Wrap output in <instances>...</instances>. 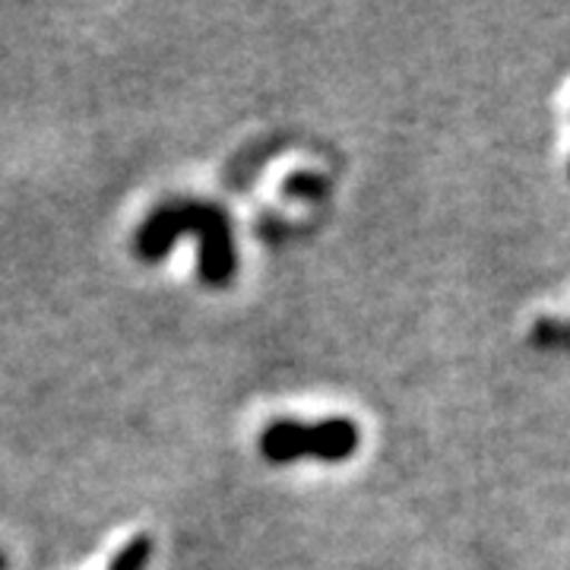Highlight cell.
I'll return each mask as SVG.
<instances>
[{
	"label": "cell",
	"mask_w": 570,
	"mask_h": 570,
	"mask_svg": "<svg viewBox=\"0 0 570 570\" xmlns=\"http://www.w3.org/2000/svg\"><path fill=\"white\" fill-rule=\"evenodd\" d=\"M0 570H7V554L0 551Z\"/></svg>",
	"instance_id": "277c9868"
},
{
	"label": "cell",
	"mask_w": 570,
	"mask_h": 570,
	"mask_svg": "<svg viewBox=\"0 0 570 570\" xmlns=\"http://www.w3.org/2000/svg\"><path fill=\"white\" fill-rule=\"evenodd\" d=\"M362 444L358 425L348 419H326V422H273L261 438V450L269 463H295V460H324L343 463Z\"/></svg>",
	"instance_id": "7a4b0ae2"
},
{
	"label": "cell",
	"mask_w": 570,
	"mask_h": 570,
	"mask_svg": "<svg viewBox=\"0 0 570 570\" xmlns=\"http://www.w3.org/2000/svg\"><path fill=\"white\" fill-rule=\"evenodd\" d=\"M194 235L200 254H197V269L200 279L209 288H225L238 273V254H235V235H232V219L219 204L209 200H171L159 206L137 235V254L146 264L163 261L171 245Z\"/></svg>",
	"instance_id": "6da1fadb"
},
{
	"label": "cell",
	"mask_w": 570,
	"mask_h": 570,
	"mask_svg": "<svg viewBox=\"0 0 570 570\" xmlns=\"http://www.w3.org/2000/svg\"><path fill=\"white\" fill-rule=\"evenodd\" d=\"M153 549H156L153 535L140 532V535H134V539L111 558L108 570H146L149 558H153Z\"/></svg>",
	"instance_id": "3957f363"
}]
</instances>
